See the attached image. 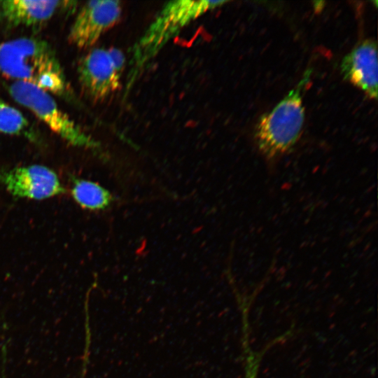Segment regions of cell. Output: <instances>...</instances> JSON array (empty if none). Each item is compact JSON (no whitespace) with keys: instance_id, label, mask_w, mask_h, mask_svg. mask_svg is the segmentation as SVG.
Masks as SVG:
<instances>
[{"instance_id":"obj_1","label":"cell","mask_w":378,"mask_h":378,"mask_svg":"<svg viewBox=\"0 0 378 378\" xmlns=\"http://www.w3.org/2000/svg\"><path fill=\"white\" fill-rule=\"evenodd\" d=\"M0 72L15 81L61 94L66 88L59 60L44 41L22 37L0 43Z\"/></svg>"},{"instance_id":"obj_2","label":"cell","mask_w":378,"mask_h":378,"mask_svg":"<svg viewBox=\"0 0 378 378\" xmlns=\"http://www.w3.org/2000/svg\"><path fill=\"white\" fill-rule=\"evenodd\" d=\"M227 1L178 0L167 2L160 10L132 51L129 84L140 71L182 29Z\"/></svg>"},{"instance_id":"obj_3","label":"cell","mask_w":378,"mask_h":378,"mask_svg":"<svg viewBox=\"0 0 378 378\" xmlns=\"http://www.w3.org/2000/svg\"><path fill=\"white\" fill-rule=\"evenodd\" d=\"M309 74H306L271 111L264 114L255 130V141L262 155L274 159L289 150L300 136L304 121L301 91Z\"/></svg>"},{"instance_id":"obj_4","label":"cell","mask_w":378,"mask_h":378,"mask_svg":"<svg viewBox=\"0 0 378 378\" xmlns=\"http://www.w3.org/2000/svg\"><path fill=\"white\" fill-rule=\"evenodd\" d=\"M9 92L15 102L30 110L69 144L83 148L99 147L97 141L59 108L49 92L21 81H14L9 87Z\"/></svg>"},{"instance_id":"obj_5","label":"cell","mask_w":378,"mask_h":378,"mask_svg":"<svg viewBox=\"0 0 378 378\" xmlns=\"http://www.w3.org/2000/svg\"><path fill=\"white\" fill-rule=\"evenodd\" d=\"M125 57L116 48L92 49L80 60L78 74L83 89L93 101H103L120 86Z\"/></svg>"},{"instance_id":"obj_6","label":"cell","mask_w":378,"mask_h":378,"mask_svg":"<svg viewBox=\"0 0 378 378\" xmlns=\"http://www.w3.org/2000/svg\"><path fill=\"white\" fill-rule=\"evenodd\" d=\"M0 183L18 198L42 200L65 192L57 174L40 164L3 170L0 172Z\"/></svg>"},{"instance_id":"obj_7","label":"cell","mask_w":378,"mask_h":378,"mask_svg":"<svg viewBox=\"0 0 378 378\" xmlns=\"http://www.w3.org/2000/svg\"><path fill=\"white\" fill-rule=\"evenodd\" d=\"M122 14L121 2L97 0L86 2L71 27L69 41L79 48L94 46L101 36L114 27Z\"/></svg>"},{"instance_id":"obj_8","label":"cell","mask_w":378,"mask_h":378,"mask_svg":"<svg viewBox=\"0 0 378 378\" xmlns=\"http://www.w3.org/2000/svg\"><path fill=\"white\" fill-rule=\"evenodd\" d=\"M344 78L372 99L377 97V50L372 40H366L342 61Z\"/></svg>"},{"instance_id":"obj_9","label":"cell","mask_w":378,"mask_h":378,"mask_svg":"<svg viewBox=\"0 0 378 378\" xmlns=\"http://www.w3.org/2000/svg\"><path fill=\"white\" fill-rule=\"evenodd\" d=\"M66 1H0V18L12 27L33 26L50 20Z\"/></svg>"},{"instance_id":"obj_10","label":"cell","mask_w":378,"mask_h":378,"mask_svg":"<svg viewBox=\"0 0 378 378\" xmlns=\"http://www.w3.org/2000/svg\"><path fill=\"white\" fill-rule=\"evenodd\" d=\"M71 194L82 208L101 211L108 208L113 201L111 192L99 183L83 178L72 180Z\"/></svg>"},{"instance_id":"obj_11","label":"cell","mask_w":378,"mask_h":378,"mask_svg":"<svg viewBox=\"0 0 378 378\" xmlns=\"http://www.w3.org/2000/svg\"><path fill=\"white\" fill-rule=\"evenodd\" d=\"M0 132L36 141L28 120L17 108L0 100Z\"/></svg>"},{"instance_id":"obj_12","label":"cell","mask_w":378,"mask_h":378,"mask_svg":"<svg viewBox=\"0 0 378 378\" xmlns=\"http://www.w3.org/2000/svg\"><path fill=\"white\" fill-rule=\"evenodd\" d=\"M245 378H258V371L253 368H249L245 371Z\"/></svg>"}]
</instances>
